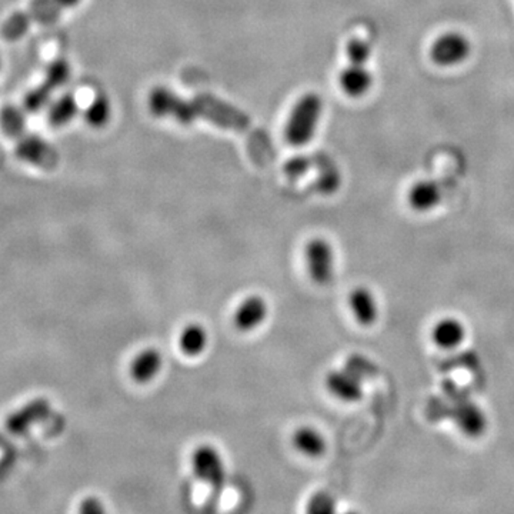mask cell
Instances as JSON below:
<instances>
[{
    "instance_id": "6da1fadb",
    "label": "cell",
    "mask_w": 514,
    "mask_h": 514,
    "mask_svg": "<svg viewBox=\"0 0 514 514\" xmlns=\"http://www.w3.org/2000/svg\"><path fill=\"white\" fill-rule=\"evenodd\" d=\"M82 0H32L26 11L11 14L0 28V35L7 42H16L28 33L33 23H54L66 9L78 6Z\"/></svg>"
},
{
    "instance_id": "7a4b0ae2",
    "label": "cell",
    "mask_w": 514,
    "mask_h": 514,
    "mask_svg": "<svg viewBox=\"0 0 514 514\" xmlns=\"http://www.w3.org/2000/svg\"><path fill=\"white\" fill-rule=\"evenodd\" d=\"M323 107V99L318 93H304L303 96L296 100L287 116L283 132L285 140L290 146H306L313 140L321 120Z\"/></svg>"
},
{
    "instance_id": "3957f363",
    "label": "cell",
    "mask_w": 514,
    "mask_h": 514,
    "mask_svg": "<svg viewBox=\"0 0 514 514\" xmlns=\"http://www.w3.org/2000/svg\"><path fill=\"white\" fill-rule=\"evenodd\" d=\"M149 109L156 118H171L183 125H190L196 120V102L178 96L173 90L157 86L149 95Z\"/></svg>"
},
{
    "instance_id": "277c9868",
    "label": "cell",
    "mask_w": 514,
    "mask_h": 514,
    "mask_svg": "<svg viewBox=\"0 0 514 514\" xmlns=\"http://www.w3.org/2000/svg\"><path fill=\"white\" fill-rule=\"evenodd\" d=\"M190 464L193 475L211 485L214 494H220L226 480L225 461L220 452L211 444H202L193 450Z\"/></svg>"
},
{
    "instance_id": "5b68a950",
    "label": "cell",
    "mask_w": 514,
    "mask_h": 514,
    "mask_svg": "<svg viewBox=\"0 0 514 514\" xmlns=\"http://www.w3.org/2000/svg\"><path fill=\"white\" fill-rule=\"evenodd\" d=\"M307 273L318 285H327L335 275V250L323 237H313L304 245Z\"/></svg>"
},
{
    "instance_id": "8992f818",
    "label": "cell",
    "mask_w": 514,
    "mask_h": 514,
    "mask_svg": "<svg viewBox=\"0 0 514 514\" xmlns=\"http://www.w3.org/2000/svg\"><path fill=\"white\" fill-rule=\"evenodd\" d=\"M471 54L470 40L459 32H447L432 43L428 56L440 68H452L468 61Z\"/></svg>"
},
{
    "instance_id": "52a82bcc",
    "label": "cell",
    "mask_w": 514,
    "mask_h": 514,
    "mask_svg": "<svg viewBox=\"0 0 514 514\" xmlns=\"http://www.w3.org/2000/svg\"><path fill=\"white\" fill-rule=\"evenodd\" d=\"M16 156L21 162L37 168L54 169L59 161V154L54 146L37 135L21 136L16 143Z\"/></svg>"
},
{
    "instance_id": "ba28073f",
    "label": "cell",
    "mask_w": 514,
    "mask_h": 514,
    "mask_svg": "<svg viewBox=\"0 0 514 514\" xmlns=\"http://www.w3.org/2000/svg\"><path fill=\"white\" fill-rule=\"evenodd\" d=\"M268 314L269 306L266 299L259 294H252L236 307L235 313H233V325L239 332L249 333L263 325Z\"/></svg>"
},
{
    "instance_id": "9c48e42d",
    "label": "cell",
    "mask_w": 514,
    "mask_h": 514,
    "mask_svg": "<svg viewBox=\"0 0 514 514\" xmlns=\"http://www.w3.org/2000/svg\"><path fill=\"white\" fill-rule=\"evenodd\" d=\"M339 86L346 96L353 99L364 96L373 86V75L368 63L349 62L339 73Z\"/></svg>"
},
{
    "instance_id": "30bf717a",
    "label": "cell",
    "mask_w": 514,
    "mask_h": 514,
    "mask_svg": "<svg viewBox=\"0 0 514 514\" xmlns=\"http://www.w3.org/2000/svg\"><path fill=\"white\" fill-rule=\"evenodd\" d=\"M325 385L332 396L346 403H354L363 397L361 378L352 375L346 369L328 371L326 375Z\"/></svg>"
},
{
    "instance_id": "8fae6325",
    "label": "cell",
    "mask_w": 514,
    "mask_h": 514,
    "mask_svg": "<svg viewBox=\"0 0 514 514\" xmlns=\"http://www.w3.org/2000/svg\"><path fill=\"white\" fill-rule=\"evenodd\" d=\"M162 366H163V356L161 352L156 347H146L133 357L128 373L133 382L137 385H146L159 375Z\"/></svg>"
},
{
    "instance_id": "7c38bea8",
    "label": "cell",
    "mask_w": 514,
    "mask_h": 514,
    "mask_svg": "<svg viewBox=\"0 0 514 514\" xmlns=\"http://www.w3.org/2000/svg\"><path fill=\"white\" fill-rule=\"evenodd\" d=\"M350 311L353 314L354 320L364 327L375 325L378 319V306L375 294L370 289L359 286L354 287L349 294Z\"/></svg>"
},
{
    "instance_id": "4fadbf2b",
    "label": "cell",
    "mask_w": 514,
    "mask_h": 514,
    "mask_svg": "<svg viewBox=\"0 0 514 514\" xmlns=\"http://www.w3.org/2000/svg\"><path fill=\"white\" fill-rule=\"evenodd\" d=\"M442 202V190L433 180H419L407 192V203L419 213H426Z\"/></svg>"
},
{
    "instance_id": "5bb4252c",
    "label": "cell",
    "mask_w": 514,
    "mask_h": 514,
    "mask_svg": "<svg viewBox=\"0 0 514 514\" xmlns=\"http://www.w3.org/2000/svg\"><path fill=\"white\" fill-rule=\"evenodd\" d=\"M430 337L435 346L443 350H453L466 339V327L459 319H440L432 327Z\"/></svg>"
},
{
    "instance_id": "9a60e30c",
    "label": "cell",
    "mask_w": 514,
    "mask_h": 514,
    "mask_svg": "<svg viewBox=\"0 0 514 514\" xmlns=\"http://www.w3.org/2000/svg\"><path fill=\"white\" fill-rule=\"evenodd\" d=\"M457 427L470 439H477L487 430V418L485 411L475 403L461 404L454 413Z\"/></svg>"
},
{
    "instance_id": "2e32d148",
    "label": "cell",
    "mask_w": 514,
    "mask_h": 514,
    "mask_svg": "<svg viewBox=\"0 0 514 514\" xmlns=\"http://www.w3.org/2000/svg\"><path fill=\"white\" fill-rule=\"evenodd\" d=\"M292 443L294 449L309 457H320L326 453L327 443L319 430L311 426H302L293 433Z\"/></svg>"
},
{
    "instance_id": "e0dca14e",
    "label": "cell",
    "mask_w": 514,
    "mask_h": 514,
    "mask_svg": "<svg viewBox=\"0 0 514 514\" xmlns=\"http://www.w3.org/2000/svg\"><path fill=\"white\" fill-rule=\"evenodd\" d=\"M209 342L206 328L200 323H189L178 335V349L185 356L197 357L203 353Z\"/></svg>"
},
{
    "instance_id": "ac0fdd59",
    "label": "cell",
    "mask_w": 514,
    "mask_h": 514,
    "mask_svg": "<svg viewBox=\"0 0 514 514\" xmlns=\"http://www.w3.org/2000/svg\"><path fill=\"white\" fill-rule=\"evenodd\" d=\"M79 104L73 93H66L63 96L50 104L47 119L52 128H59L69 125L78 116Z\"/></svg>"
},
{
    "instance_id": "d6986e66",
    "label": "cell",
    "mask_w": 514,
    "mask_h": 514,
    "mask_svg": "<svg viewBox=\"0 0 514 514\" xmlns=\"http://www.w3.org/2000/svg\"><path fill=\"white\" fill-rule=\"evenodd\" d=\"M25 109L21 111L19 107L7 104L0 111V128L4 135L11 139L18 140L21 136L26 133Z\"/></svg>"
},
{
    "instance_id": "ffe728a7",
    "label": "cell",
    "mask_w": 514,
    "mask_h": 514,
    "mask_svg": "<svg viewBox=\"0 0 514 514\" xmlns=\"http://www.w3.org/2000/svg\"><path fill=\"white\" fill-rule=\"evenodd\" d=\"M112 104L106 95H99L85 111V120L90 128H102L111 121Z\"/></svg>"
},
{
    "instance_id": "44dd1931",
    "label": "cell",
    "mask_w": 514,
    "mask_h": 514,
    "mask_svg": "<svg viewBox=\"0 0 514 514\" xmlns=\"http://www.w3.org/2000/svg\"><path fill=\"white\" fill-rule=\"evenodd\" d=\"M70 63L63 57H61V59H56V61L52 62L47 66L42 85L46 86L50 92H54V90L63 87L70 80Z\"/></svg>"
},
{
    "instance_id": "7402d4cb",
    "label": "cell",
    "mask_w": 514,
    "mask_h": 514,
    "mask_svg": "<svg viewBox=\"0 0 514 514\" xmlns=\"http://www.w3.org/2000/svg\"><path fill=\"white\" fill-rule=\"evenodd\" d=\"M52 95L54 92H50L46 86L42 85V83L36 86L35 89L29 90L25 99H23V109H25L26 113H37V112L45 109L50 104Z\"/></svg>"
},
{
    "instance_id": "603a6c76",
    "label": "cell",
    "mask_w": 514,
    "mask_h": 514,
    "mask_svg": "<svg viewBox=\"0 0 514 514\" xmlns=\"http://www.w3.org/2000/svg\"><path fill=\"white\" fill-rule=\"evenodd\" d=\"M307 511L316 514L335 513L336 502L328 493L320 492L311 497L307 503Z\"/></svg>"
},
{
    "instance_id": "cb8c5ba5",
    "label": "cell",
    "mask_w": 514,
    "mask_h": 514,
    "mask_svg": "<svg viewBox=\"0 0 514 514\" xmlns=\"http://www.w3.org/2000/svg\"><path fill=\"white\" fill-rule=\"evenodd\" d=\"M346 54L349 62H361V63H369L370 61L371 47L368 42L364 40L353 39L349 40L346 46Z\"/></svg>"
},
{
    "instance_id": "d4e9b609",
    "label": "cell",
    "mask_w": 514,
    "mask_h": 514,
    "mask_svg": "<svg viewBox=\"0 0 514 514\" xmlns=\"http://www.w3.org/2000/svg\"><path fill=\"white\" fill-rule=\"evenodd\" d=\"M344 369L349 370L352 375L356 376L357 378H361V380L364 377V376L370 375V373H373V370H375L373 364H371L368 359H364V357L361 356H357V354H354V356L347 359L346 366H344Z\"/></svg>"
},
{
    "instance_id": "484cf974",
    "label": "cell",
    "mask_w": 514,
    "mask_h": 514,
    "mask_svg": "<svg viewBox=\"0 0 514 514\" xmlns=\"http://www.w3.org/2000/svg\"><path fill=\"white\" fill-rule=\"evenodd\" d=\"M79 511H82V513H104V507L99 499L90 496L82 500V503L79 506Z\"/></svg>"
},
{
    "instance_id": "4316f807",
    "label": "cell",
    "mask_w": 514,
    "mask_h": 514,
    "mask_svg": "<svg viewBox=\"0 0 514 514\" xmlns=\"http://www.w3.org/2000/svg\"><path fill=\"white\" fill-rule=\"evenodd\" d=\"M0 68H2V59H0Z\"/></svg>"
}]
</instances>
